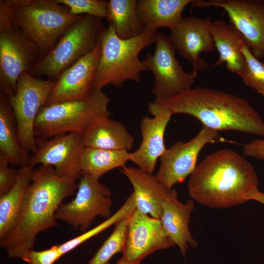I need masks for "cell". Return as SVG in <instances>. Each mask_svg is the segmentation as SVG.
Returning <instances> with one entry per match:
<instances>
[{
	"label": "cell",
	"mask_w": 264,
	"mask_h": 264,
	"mask_svg": "<svg viewBox=\"0 0 264 264\" xmlns=\"http://www.w3.org/2000/svg\"><path fill=\"white\" fill-rule=\"evenodd\" d=\"M128 217L115 225L111 234L103 242L88 264H108L114 255L119 252L122 253L126 241Z\"/></svg>",
	"instance_id": "29"
},
{
	"label": "cell",
	"mask_w": 264,
	"mask_h": 264,
	"mask_svg": "<svg viewBox=\"0 0 264 264\" xmlns=\"http://www.w3.org/2000/svg\"><path fill=\"white\" fill-rule=\"evenodd\" d=\"M12 11L6 0H0V32L13 25Z\"/></svg>",
	"instance_id": "35"
},
{
	"label": "cell",
	"mask_w": 264,
	"mask_h": 264,
	"mask_svg": "<svg viewBox=\"0 0 264 264\" xmlns=\"http://www.w3.org/2000/svg\"><path fill=\"white\" fill-rule=\"evenodd\" d=\"M210 34L219 58L213 66L225 63L226 68L231 72L240 75L245 67V59L241 50L243 38L231 23L223 20L212 21L209 26Z\"/></svg>",
	"instance_id": "21"
},
{
	"label": "cell",
	"mask_w": 264,
	"mask_h": 264,
	"mask_svg": "<svg viewBox=\"0 0 264 264\" xmlns=\"http://www.w3.org/2000/svg\"><path fill=\"white\" fill-rule=\"evenodd\" d=\"M37 146L36 152L30 156L29 165L50 166L61 176L80 178V161L85 147L81 134L71 132L58 135Z\"/></svg>",
	"instance_id": "15"
},
{
	"label": "cell",
	"mask_w": 264,
	"mask_h": 264,
	"mask_svg": "<svg viewBox=\"0 0 264 264\" xmlns=\"http://www.w3.org/2000/svg\"><path fill=\"white\" fill-rule=\"evenodd\" d=\"M0 154L13 165H29L30 156L19 140L15 118L6 95L0 92Z\"/></svg>",
	"instance_id": "25"
},
{
	"label": "cell",
	"mask_w": 264,
	"mask_h": 264,
	"mask_svg": "<svg viewBox=\"0 0 264 264\" xmlns=\"http://www.w3.org/2000/svg\"><path fill=\"white\" fill-rule=\"evenodd\" d=\"M259 180L248 160L228 149L207 155L190 175L188 193L198 203L213 208H223L250 200Z\"/></svg>",
	"instance_id": "2"
},
{
	"label": "cell",
	"mask_w": 264,
	"mask_h": 264,
	"mask_svg": "<svg viewBox=\"0 0 264 264\" xmlns=\"http://www.w3.org/2000/svg\"><path fill=\"white\" fill-rule=\"evenodd\" d=\"M192 0H138L137 15L146 29L156 31L158 28L170 30L181 22L182 12Z\"/></svg>",
	"instance_id": "22"
},
{
	"label": "cell",
	"mask_w": 264,
	"mask_h": 264,
	"mask_svg": "<svg viewBox=\"0 0 264 264\" xmlns=\"http://www.w3.org/2000/svg\"><path fill=\"white\" fill-rule=\"evenodd\" d=\"M12 11L13 24L40 49L43 57L83 15L74 16L67 6L53 0H6Z\"/></svg>",
	"instance_id": "6"
},
{
	"label": "cell",
	"mask_w": 264,
	"mask_h": 264,
	"mask_svg": "<svg viewBox=\"0 0 264 264\" xmlns=\"http://www.w3.org/2000/svg\"><path fill=\"white\" fill-rule=\"evenodd\" d=\"M77 179L62 177L50 166L34 170L18 221L0 246L11 258H21L33 249L37 235L58 225L56 212L63 200L74 194Z\"/></svg>",
	"instance_id": "1"
},
{
	"label": "cell",
	"mask_w": 264,
	"mask_h": 264,
	"mask_svg": "<svg viewBox=\"0 0 264 264\" xmlns=\"http://www.w3.org/2000/svg\"><path fill=\"white\" fill-rule=\"evenodd\" d=\"M194 206L193 199L181 202L178 199L176 191L174 189L162 203L160 219L168 234L175 244L179 247L184 257L189 246L195 248L198 244L192 237L189 227Z\"/></svg>",
	"instance_id": "19"
},
{
	"label": "cell",
	"mask_w": 264,
	"mask_h": 264,
	"mask_svg": "<svg viewBox=\"0 0 264 264\" xmlns=\"http://www.w3.org/2000/svg\"><path fill=\"white\" fill-rule=\"evenodd\" d=\"M192 8L215 6L223 8L230 23L242 34L258 59L264 58V5L262 0H193Z\"/></svg>",
	"instance_id": "13"
},
{
	"label": "cell",
	"mask_w": 264,
	"mask_h": 264,
	"mask_svg": "<svg viewBox=\"0 0 264 264\" xmlns=\"http://www.w3.org/2000/svg\"><path fill=\"white\" fill-rule=\"evenodd\" d=\"M148 110L152 117L146 116L141 121L142 141L138 148L130 153V161L138 168L153 174L157 159L167 149L164 133L173 115L169 110L154 102L149 104Z\"/></svg>",
	"instance_id": "17"
},
{
	"label": "cell",
	"mask_w": 264,
	"mask_h": 264,
	"mask_svg": "<svg viewBox=\"0 0 264 264\" xmlns=\"http://www.w3.org/2000/svg\"><path fill=\"white\" fill-rule=\"evenodd\" d=\"M174 245L160 219L142 213L136 209L129 216L122 254L129 262L140 263L153 252Z\"/></svg>",
	"instance_id": "14"
},
{
	"label": "cell",
	"mask_w": 264,
	"mask_h": 264,
	"mask_svg": "<svg viewBox=\"0 0 264 264\" xmlns=\"http://www.w3.org/2000/svg\"><path fill=\"white\" fill-rule=\"evenodd\" d=\"M43 58L39 47L13 25L0 32V89L8 95L16 92L17 81Z\"/></svg>",
	"instance_id": "11"
},
{
	"label": "cell",
	"mask_w": 264,
	"mask_h": 264,
	"mask_svg": "<svg viewBox=\"0 0 264 264\" xmlns=\"http://www.w3.org/2000/svg\"><path fill=\"white\" fill-rule=\"evenodd\" d=\"M100 52L99 41L92 50L80 58L60 75L45 105L87 97L91 90Z\"/></svg>",
	"instance_id": "18"
},
{
	"label": "cell",
	"mask_w": 264,
	"mask_h": 264,
	"mask_svg": "<svg viewBox=\"0 0 264 264\" xmlns=\"http://www.w3.org/2000/svg\"><path fill=\"white\" fill-rule=\"evenodd\" d=\"M262 1H263V4L264 5V0H262Z\"/></svg>",
	"instance_id": "38"
},
{
	"label": "cell",
	"mask_w": 264,
	"mask_h": 264,
	"mask_svg": "<svg viewBox=\"0 0 264 264\" xmlns=\"http://www.w3.org/2000/svg\"><path fill=\"white\" fill-rule=\"evenodd\" d=\"M55 83L56 81L39 79L24 72L18 79L16 92L6 95L15 118L19 140L28 153L34 154L37 151L35 121Z\"/></svg>",
	"instance_id": "8"
},
{
	"label": "cell",
	"mask_w": 264,
	"mask_h": 264,
	"mask_svg": "<svg viewBox=\"0 0 264 264\" xmlns=\"http://www.w3.org/2000/svg\"><path fill=\"white\" fill-rule=\"evenodd\" d=\"M220 138L218 131L202 126L198 133L188 141H178L166 149L160 158V167L155 177L169 188L183 182L196 168L202 149Z\"/></svg>",
	"instance_id": "12"
},
{
	"label": "cell",
	"mask_w": 264,
	"mask_h": 264,
	"mask_svg": "<svg viewBox=\"0 0 264 264\" xmlns=\"http://www.w3.org/2000/svg\"><path fill=\"white\" fill-rule=\"evenodd\" d=\"M116 264H140V263H135L129 262L122 256V257L117 262Z\"/></svg>",
	"instance_id": "37"
},
{
	"label": "cell",
	"mask_w": 264,
	"mask_h": 264,
	"mask_svg": "<svg viewBox=\"0 0 264 264\" xmlns=\"http://www.w3.org/2000/svg\"><path fill=\"white\" fill-rule=\"evenodd\" d=\"M57 3L65 5L69 13L74 16L90 15L107 19L108 1L104 0H53Z\"/></svg>",
	"instance_id": "31"
},
{
	"label": "cell",
	"mask_w": 264,
	"mask_h": 264,
	"mask_svg": "<svg viewBox=\"0 0 264 264\" xmlns=\"http://www.w3.org/2000/svg\"><path fill=\"white\" fill-rule=\"evenodd\" d=\"M135 0L108 1L107 21L112 24L116 35L123 40L134 38L142 34L146 28L139 18Z\"/></svg>",
	"instance_id": "26"
},
{
	"label": "cell",
	"mask_w": 264,
	"mask_h": 264,
	"mask_svg": "<svg viewBox=\"0 0 264 264\" xmlns=\"http://www.w3.org/2000/svg\"><path fill=\"white\" fill-rule=\"evenodd\" d=\"M120 171L133 187L136 209L154 218L160 219L162 203L172 188L166 187L153 174L138 168L125 166Z\"/></svg>",
	"instance_id": "20"
},
{
	"label": "cell",
	"mask_w": 264,
	"mask_h": 264,
	"mask_svg": "<svg viewBox=\"0 0 264 264\" xmlns=\"http://www.w3.org/2000/svg\"><path fill=\"white\" fill-rule=\"evenodd\" d=\"M62 256L58 245H55L41 251L29 250L22 259L29 264H53Z\"/></svg>",
	"instance_id": "32"
},
{
	"label": "cell",
	"mask_w": 264,
	"mask_h": 264,
	"mask_svg": "<svg viewBox=\"0 0 264 264\" xmlns=\"http://www.w3.org/2000/svg\"><path fill=\"white\" fill-rule=\"evenodd\" d=\"M105 27L103 19L83 15L29 73L45 75L56 81L66 69L95 47Z\"/></svg>",
	"instance_id": "7"
},
{
	"label": "cell",
	"mask_w": 264,
	"mask_h": 264,
	"mask_svg": "<svg viewBox=\"0 0 264 264\" xmlns=\"http://www.w3.org/2000/svg\"><path fill=\"white\" fill-rule=\"evenodd\" d=\"M77 189L71 201L60 205L55 217L84 233L97 216L106 219L111 216L112 193L107 185L85 174L79 178Z\"/></svg>",
	"instance_id": "10"
},
{
	"label": "cell",
	"mask_w": 264,
	"mask_h": 264,
	"mask_svg": "<svg viewBox=\"0 0 264 264\" xmlns=\"http://www.w3.org/2000/svg\"><path fill=\"white\" fill-rule=\"evenodd\" d=\"M241 50L245 59V67L239 75L245 85L264 98V64L256 58L243 41Z\"/></svg>",
	"instance_id": "30"
},
{
	"label": "cell",
	"mask_w": 264,
	"mask_h": 264,
	"mask_svg": "<svg viewBox=\"0 0 264 264\" xmlns=\"http://www.w3.org/2000/svg\"><path fill=\"white\" fill-rule=\"evenodd\" d=\"M130 153L125 150H112L85 147L80 161L82 174L99 180L106 173L123 168L130 161Z\"/></svg>",
	"instance_id": "27"
},
{
	"label": "cell",
	"mask_w": 264,
	"mask_h": 264,
	"mask_svg": "<svg viewBox=\"0 0 264 264\" xmlns=\"http://www.w3.org/2000/svg\"><path fill=\"white\" fill-rule=\"evenodd\" d=\"M136 209L134 195L133 192L128 197L122 206L110 218L90 230L64 243L58 245L63 256L70 251L88 239L99 234L112 225H115L128 217Z\"/></svg>",
	"instance_id": "28"
},
{
	"label": "cell",
	"mask_w": 264,
	"mask_h": 264,
	"mask_svg": "<svg viewBox=\"0 0 264 264\" xmlns=\"http://www.w3.org/2000/svg\"><path fill=\"white\" fill-rule=\"evenodd\" d=\"M110 102V99L102 90L91 89L84 99L42 107L34 124L37 145L50 138L68 133L82 134L98 119L109 117Z\"/></svg>",
	"instance_id": "5"
},
{
	"label": "cell",
	"mask_w": 264,
	"mask_h": 264,
	"mask_svg": "<svg viewBox=\"0 0 264 264\" xmlns=\"http://www.w3.org/2000/svg\"><path fill=\"white\" fill-rule=\"evenodd\" d=\"M7 160L0 154V196L9 192L16 182L19 170L9 166Z\"/></svg>",
	"instance_id": "33"
},
{
	"label": "cell",
	"mask_w": 264,
	"mask_h": 264,
	"mask_svg": "<svg viewBox=\"0 0 264 264\" xmlns=\"http://www.w3.org/2000/svg\"><path fill=\"white\" fill-rule=\"evenodd\" d=\"M250 200H254L264 205V193L256 190L251 195Z\"/></svg>",
	"instance_id": "36"
},
{
	"label": "cell",
	"mask_w": 264,
	"mask_h": 264,
	"mask_svg": "<svg viewBox=\"0 0 264 264\" xmlns=\"http://www.w3.org/2000/svg\"><path fill=\"white\" fill-rule=\"evenodd\" d=\"M211 22L209 17L202 19L191 16L183 18L170 30L168 36L175 50L189 62L193 72L196 75L208 67L207 61L200 54L213 51L215 48L209 30Z\"/></svg>",
	"instance_id": "16"
},
{
	"label": "cell",
	"mask_w": 264,
	"mask_h": 264,
	"mask_svg": "<svg viewBox=\"0 0 264 264\" xmlns=\"http://www.w3.org/2000/svg\"><path fill=\"white\" fill-rule=\"evenodd\" d=\"M33 168L30 165L21 167L14 186L0 196V240L12 231L18 221L26 191L32 180Z\"/></svg>",
	"instance_id": "24"
},
{
	"label": "cell",
	"mask_w": 264,
	"mask_h": 264,
	"mask_svg": "<svg viewBox=\"0 0 264 264\" xmlns=\"http://www.w3.org/2000/svg\"><path fill=\"white\" fill-rule=\"evenodd\" d=\"M156 32L146 29L137 37L123 40L116 35L112 24L105 27L91 89L102 90L109 85L120 88L128 81L140 82L141 73L147 68L139 56L144 49L155 43Z\"/></svg>",
	"instance_id": "4"
},
{
	"label": "cell",
	"mask_w": 264,
	"mask_h": 264,
	"mask_svg": "<svg viewBox=\"0 0 264 264\" xmlns=\"http://www.w3.org/2000/svg\"><path fill=\"white\" fill-rule=\"evenodd\" d=\"M242 153L244 156L264 160V139H254L245 143L243 145Z\"/></svg>",
	"instance_id": "34"
},
{
	"label": "cell",
	"mask_w": 264,
	"mask_h": 264,
	"mask_svg": "<svg viewBox=\"0 0 264 264\" xmlns=\"http://www.w3.org/2000/svg\"><path fill=\"white\" fill-rule=\"evenodd\" d=\"M85 147L129 151L134 138L121 123L104 117L90 126L82 134Z\"/></svg>",
	"instance_id": "23"
},
{
	"label": "cell",
	"mask_w": 264,
	"mask_h": 264,
	"mask_svg": "<svg viewBox=\"0 0 264 264\" xmlns=\"http://www.w3.org/2000/svg\"><path fill=\"white\" fill-rule=\"evenodd\" d=\"M158 104L172 115H190L218 132L235 131L264 137V121L259 112L246 99L232 93L197 87Z\"/></svg>",
	"instance_id": "3"
},
{
	"label": "cell",
	"mask_w": 264,
	"mask_h": 264,
	"mask_svg": "<svg viewBox=\"0 0 264 264\" xmlns=\"http://www.w3.org/2000/svg\"><path fill=\"white\" fill-rule=\"evenodd\" d=\"M154 44V53L148 52L143 61L147 70L154 75L153 102L158 104L191 88L197 75L183 69L176 58L175 48L164 33L156 32Z\"/></svg>",
	"instance_id": "9"
}]
</instances>
